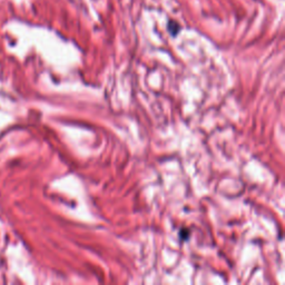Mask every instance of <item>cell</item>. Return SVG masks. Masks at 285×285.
<instances>
[{
	"label": "cell",
	"mask_w": 285,
	"mask_h": 285,
	"mask_svg": "<svg viewBox=\"0 0 285 285\" xmlns=\"http://www.w3.org/2000/svg\"><path fill=\"white\" fill-rule=\"evenodd\" d=\"M168 29H170V31L172 33V35H176L177 34V31L179 29V27L176 25V23L174 22H171L170 23H168Z\"/></svg>",
	"instance_id": "obj_1"
}]
</instances>
